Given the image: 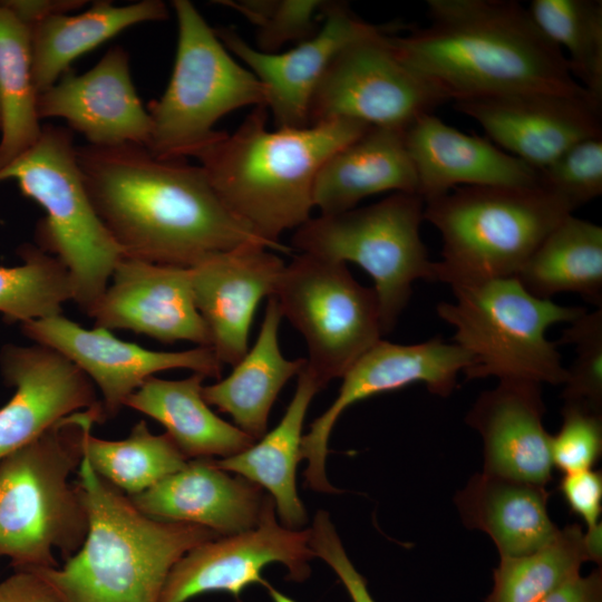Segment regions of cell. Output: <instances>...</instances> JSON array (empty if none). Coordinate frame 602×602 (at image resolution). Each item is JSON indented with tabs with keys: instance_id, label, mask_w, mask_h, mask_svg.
<instances>
[{
	"instance_id": "39",
	"label": "cell",
	"mask_w": 602,
	"mask_h": 602,
	"mask_svg": "<svg viewBox=\"0 0 602 602\" xmlns=\"http://www.w3.org/2000/svg\"><path fill=\"white\" fill-rule=\"evenodd\" d=\"M538 185L573 211L602 194V136L583 139L545 168Z\"/></svg>"
},
{
	"instance_id": "20",
	"label": "cell",
	"mask_w": 602,
	"mask_h": 602,
	"mask_svg": "<svg viewBox=\"0 0 602 602\" xmlns=\"http://www.w3.org/2000/svg\"><path fill=\"white\" fill-rule=\"evenodd\" d=\"M268 249L244 243L190 268L194 302L222 365L234 366L247 352L255 310L274 295L285 264Z\"/></svg>"
},
{
	"instance_id": "37",
	"label": "cell",
	"mask_w": 602,
	"mask_h": 602,
	"mask_svg": "<svg viewBox=\"0 0 602 602\" xmlns=\"http://www.w3.org/2000/svg\"><path fill=\"white\" fill-rule=\"evenodd\" d=\"M240 12L256 28L258 50L278 52L290 41H304L318 31L321 0H227L219 1Z\"/></svg>"
},
{
	"instance_id": "35",
	"label": "cell",
	"mask_w": 602,
	"mask_h": 602,
	"mask_svg": "<svg viewBox=\"0 0 602 602\" xmlns=\"http://www.w3.org/2000/svg\"><path fill=\"white\" fill-rule=\"evenodd\" d=\"M582 528H560L542 548L521 556L501 557L494 585L485 602H541L569 580L580 575L588 560Z\"/></svg>"
},
{
	"instance_id": "19",
	"label": "cell",
	"mask_w": 602,
	"mask_h": 602,
	"mask_svg": "<svg viewBox=\"0 0 602 602\" xmlns=\"http://www.w3.org/2000/svg\"><path fill=\"white\" fill-rule=\"evenodd\" d=\"M454 107L537 172L574 144L602 136L601 104L588 97L523 94L455 101Z\"/></svg>"
},
{
	"instance_id": "26",
	"label": "cell",
	"mask_w": 602,
	"mask_h": 602,
	"mask_svg": "<svg viewBox=\"0 0 602 602\" xmlns=\"http://www.w3.org/2000/svg\"><path fill=\"white\" fill-rule=\"evenodd\" d=\"M548 496L545 486L483 472L456 494L455 504L464 525L486 533L507 557L535 552L556 536Z\"/></svg>"
},
{
	"instance_id": "30",
	"label": "cell",
	"mask_w": 602,
	"mask_h": 602,
	"mask_svg": "<svg viewBox=\"0 0 602 602\" xmlns=\"http://www.w3.org/2000/svg\"><path fill=\"white\" fill-rule=\"evenodd\" d=\"M168 17L166 4L144 0L117 7L97 1L77 14L59 13L31 26V60L38 94L51 87L79 56L113 38L124 29Z\"/></svg>"
},
{
	"instance_id": "14",
	"label": "cell",
	"mask_w": 602,
	"mask_h": 602,
	"mask_svg": "<svg viewBox=\"0 0 602 602\" xmlns=\"http://www.w3.org/2000/svg\"><path fill=\"white\" fill-rule=\"evenodd\" d=\"M470 365L472 357L464 349L439 337L414 344L379 340L344 372L336 399L302 436L305 485L319 493L339 492L328 479L326 462L331 431L348 407L417 382L434 395L448 397L456 388L458 375Z\"/></svg>"
},
{
	"instance_id": "21",
	"label": "cell",
	"mask_w": 602,
	"mask_h": 602,
	"mask_svg": "<svg viewBox=\"0 0 602 602\" xmlns=\"http://www.w3.org/2000/svg\"><path fill=\"white\" fill-rule=\"evenodd\" d=\"M37 113L39 119H66L94 146H146L149 138L151 118L132 81L128 52L120 46L82 75L66 70L38 94Z\"/></svg>"
},
{
	"instance_id": "40",
	"label": "cell",
	"mask_w": 602,
	"mask_h": 602,
	"mask_svg": "<svg viewBox=\"0 0 602 602\" xmlns=\"http://www.w3.org/2000/svg\"><path fill=\"white\" fill-rule=\"evenodd\" d=\"M560 430L551 436L552 464L563 474L592 469L602 453V412L564 401Z\"/></svg>"
},
{
	"instance_id": "4",
	"label": "cell",
	"mask_w": 602,
	"mask_h": 602,
	"mask_svg": "<svg viewBox=\"0 0 602 602\" xmlns=\"http://www.w3.org/2000/svg\"><path fill=\"white\" fill-rule=\"evenodd\" d=\"M78 475L88 513L85 542L62 566L35 570L67 602H159L175 563L193 547L221 537L203 526L146 516L85 457Z\"/></svg>"
},
{
	"instance_id": "33",
	"label": "cell",
	"mask_w": 602,
	"mask_h": 602,
	"mask_svg": "<svg viewBox=\"0 0 602 602\" xmlns=\"http://www.w3.org/2000/svg\"><path fill=\"white\" fill-rule=\"evenodd\" d=\"M84 457L99 477L128 497L151 488L187 462L166 433L153 434L145 420L136 423L120 440L97 438L88 431Z\"/></svg>"
},
{
	"instance_id": "41",
	"label": "cell",
	"mask_w": 602,
	"mask_h": 602,
	"mask_svg": "<svg viewBox=\"0 0 602 602\" xmlns=\"http://www.w3.org/2000/svg\"><path fill=\"white\" fill-rule=\"evenodd\" d=\"M309 546L314 557L327 563L342 582L352 602H376L366 579L349 559L328 512L317 511L309 527Z\"/></svg>"
},
{
	"instance_id": "3",
	"label": "cell",
	"mask_w": 602,
	"mask_h": 602,
	"mask_svg": "<svg viewBox=\"0 0 602 602\" xmlns=\"http://www.w3.org/2000/svg\"><path fill=\"white\" fill-rule=\"evenodd\" d=\"M256 106L237 129L221 135L195 158L230 213L256 237L290 252L279 237L310 219L322 164L371 126L338 118L303 128H266Z\"/></svg>"
},
{
	"instance_id": "13",
	"label": "cell",
	"mask_w": 602,
	"mask_h": 602,
	"mask_svg": "<svg viewBox=\"0 0 602 602\" xmlns=\"http://www.w3.org/2000/svg\"><path fill=\"white\" fill-rule=\"evenodd\" d=\"M314 555L309 546V528L283 526L274 502L266 494L258 525L246 532L221 536L185 553L172 567L159 602H187L207 592L231 593L236 602L245 588L260 583L273 602H294L276 591L261 575L272 563L282 564L291 581H305Z\"/></svg>"
},
{
	"instance_id": "46",
	"label": "cell",
	"mask_w": 602,
	"mask_h": 602,
	"mask_svg": "<svg viewBox=\"0 0 602 602\" xmlns=\"http://www.w3.org/2000/svg\"><path fill=\"white\" fill-rule=\"evenodd\" d=\"M584 546L589 561L601 564L602 560V526L601 524L588 528V532L583 534Z\"/></svg>"
},
{
	"instance_id": "10",
	"label": "cell",
	"mask_w": 602,
	"mask_h": 602,
	"mask_svg": "<svg viewBox=\"0 0 602 602\" xmlns=\"http://www.w3.org/2000/svg\"><path fill=\"white\" fill-rule=\"evenodd\" d=\"M424 208L418 194L396 192L365 207L310 217L295 230L291 247L361 266L373 281L385 334L408 304L412 284L435 281V262L420 236Z\"/></svg>"
},
{
	"instance_id": "17",
	"label": "cell",
	"mask_w": 602,
	"mask_h": 602,
	"mask_svg": "<svg viewBox=\"0 0 602 602\" xmlns=\"http://www.w3.org/2000/svg\"><path fill=\"white\" fill-rule=\"evenodd\" d=\"M90 317L95 327L123 329L164 343L190 341L211 347L196 309L190 268L122 256Z\"/></svg>"
},
{
	"instance_id": "43",
	"label": "cell",
	"mask_w": 602,
	"mask_h": 602,
	"mask_svg": "<svg viewBox=\"0 0 602 602\" xmlns=\"http://www.w3.org/2000/svg\"><path fill=\"white\" fill-rule=\"evenodd\" d=\"M0 602H67L58 589L35 570H14L0 582Z\"/></svg>"
},
{
	"instance_id": "42",
	"label": "cell",
	"mask_w": 602,
	"mask_h": 602,
	"mask_svg": "<svg viewBox=\"0 0 602 602\" xmlns=\"http://www.w3.org/2000/svg\"><path fill=\"white\" fill-rule=\"evenodd\" d=\"M559 489L570 509L592 528L599 524L602 511V475L592 469L563 474Z\"/></svg>"
},
{
	"instance_id": "36",
	"label": "cell",
	"mask_w": 602,
	"mask_h": 602,
	"mask_svg": "<svg viewBox=\"0 0 602 602\" xmlns=\"http://www.w3.org/2000/svg\"><path fill=\"white\" fill-rule=\"evenodd\" d=\"M22 264L0 266V313L7 322H27L60 314L72 300L68 270L38 246L19 247Z\"/></svg>"
},
{
	"instance_id": "8",
	"label": "cell",
	"mask_w": 602,
	"mask_h": 602,
	"mask_svg": "<svg viewBox=\"0 0 602 602\" xmlns=\"http://www.w3.org/2000/svg\"><path fill=\"white\" fill-rule=\"evenodd\" d=\"M10 178L46 212L36 231L38 247L66 266L72 301L90 317L124 255L91 205L71 132L45 125L38 142L0 169V182Z\"/></svg>"
},
{
	"instance_id": "12",
	"label": "cell",
	"mask_w": 602,
	"mask_h": 602,
	"mask_svg": "<svg viewBox=\"0 0 602 602\" xmlns=\"http://www.w3.org/2000/svg\"><path fill=\"white\" fill-rule=\"evenodd\" d=\"M388 31L378 26L334 56L311 97L310 125L347 118L405 130L448 101L399 57Z\"/></svg>"
},
{
	"instance_id": "9",
	"label": "cell",
	"mask_w": 602,
	"mask_h": 602,
	"mask_svg": "<svg viewBox=\"0 0 602 602\" xmlns=\"http://www.w3.org/2000/svg\"><path fill=\"white\" fill-rule=\"evenodd\" d=\"M178 39L174 68L163 96L147 106L146 148L161 159L195 157L222 132L224 115L245 106H265V89L233 59L188 0H174ZM266 107V106H265Z\"/></svg>"
},
{
	"instance_id": "11",
	"label": "cell",
	"mask_w": 602,
	"mask_h": 602,
	"mask_svg": "<svg viewBox=\"0 0 602 602\" xmlns=\"http://www.w3.org/2000/svg\"><path fill=\"white\" fill-rule=\"evenodd\" d=\"M303 336L307 369L322 388L383 336L378 299L344 263L302 253L284 265L273 295Z\"/></svg>"
},
{
	"instance_id": "45",
	"label": "cell",
	"mask_w": 602,
	"mask_h": 602,
	"mask_svg": "<svg viewBox=\"0 0 602 602\" xmlns=\"http://www.w3.org/2000/svg\"><path fill=\"white\" fill-rule=\"evenodd\" d=\"M541 602H602L601 570L569 580Z\"/></svg>"
},
{
	"instance_id": "25",
	"label": "cell",
	"mask_w": 602,
	"mask_h": 602,
	"mask_svg": "<svg viewBox=\"0 0 602 602\" xmlns=\"http://www.w3.org/2000/svg\"><path fill=\"white\" fill-rule=\"evenodd\" d=\"M388 191L418 194L416 172L404 130L371 126L322 164L313 185V205L321 214H338Z\"/></svg>"
},
{
	"instance_id": "22",
	"label": "cell",
	"mask_w": 602,
	"mask_h": 602,
	"mask_svg": "<svg viewBox=\"0 0 602 602\" xmlns=\"http://www.w3.org/2000/svg\"><path fill=\"white\" fill-rule=\"evenodd\" d=\"M544 411L537 382L499 380L483 391L465 419L482 438L483 472L546 486L553 464Z\"/></svg>"
},
{
	"instance_id": "31",
	"label": "cell",
	"mask_w": 602,
	"mask_h": 602,
	"mask_svg": "<svg viewBox=\"0 0 602 602\" xmlns=\"http://www.w3.org/2000/svg\"><path fill=\"white\" fill-rule=\"evenodd\" d=\"M515 278L537 298L551 300L559 293H575L602 308V227L567 215Z\"/></svg>"
},
{
	"instance_id": "29",
	"label": "cell",
	"mask_w": 602,
	"mask_h": 602,
	"mask_svg": "<svg viewBox=\"0 0 602 602\" xmlns=\"http://www.w3.org/2000/svg\"><path fill=\"white\" fill-rule=\"evenodd\" d=\"M205 378L196 372L178 380L151 377L125 406L163 425L187 460L233 456L256 440L212 411L202 395Z\"/></svg>"
},
{
	"instance_id": "38",
	"label": "cell",
	"mask_w": 602,
	"mask_h": 602,
	"mask_svg": "<svg viewBox=\"0 0 602 602\" xmlns=\"http://www.w3.org/2000/svg\"><path fill=\"white\" fill-rule=\"evenodd\" d=\"M559 343L573 344L575 359L566 369L562 397L602 412V308L571 322L563 330Z\"/></svg>"
},
{
	"instance_id": "6",
	"label": "cell",
	"mask_w": 602,
	"mask_h": 602,
	"mask_svg": "<svg viewBox=\"0 0 602 602\" xmlns=\"http://www.w3.org/2000/svg\"><path fill=\"white\" fill-rule=\"evenodd\" d=\"M425 204L424 220L443 241L435 281L449 287L515 278L547 234L573 213L540 186H464Z\"/></svg>"
},
{
	"instance_id": "27",
	"label": "cell",
	"mask_w": 602,
	"mask_h": 602,
	"mask_svg": "<svg viewBox=\"0 0 602 602\" xmlns=\"http://www.w3.org/2000/svg\"><path fill=\"white\" fill-rule=\"evenodd\" d=\"M321 389L304 366L298 375L294 395L279 424L245 450L214 459L220 468L259 485L274 502L280 523L302 530L308 514L297 491V466L301 459L303 421L308 408Z\"/></svg>"
},
{
	"instance_id": "32",
	"label": "cell",
	"mask_w": 602,
	"mask_h": 602,
	"mask_svg": "<svg viewBox=\"0 0 602 602\" xmlns=\"http://www.w3.org/2000/svg\"><path fill=\"white\" fill-rule=\"evenodd\" d=\"M37 97L30 29L0 1V169L38 142Z\"/></svg>"
},
{
	"instance_id": "5",
	"label": "cell",
	"mask_w": 602,
	"mask_h": 602,
	"mask_svg": "<svg viewBox=\"0 0 602 602\" xmlns=\"http://www.w3.org/2000/svg\"><path fill=\"white\" fill-rule=\"evenodd\" d=\"M105 421L101 406L71 414L0 459V556L14 570L55 569L81 547L88 513L69 477L86 434Z\"/></svg>"
},
{
	"instance_id": "2",
	"label": "cell",
	"mask_w": 602,
	"mask_h": 602,
	"mask_svg": "<svg viewBox=\"0 0 602 602\" xmlns=\"http://www.w3.org/2000/svg\"><path fill=\"white\" fill-rule=\"evenodd\" d=\"M427 7L426 27L390 42L447 100L553 94L598 101L518 2L428 0Z\"/></svg>"
},
{
	"instance_id": "18",
	"label": "cell",
	"mask_w": 602,
	"mask_h": 602,
	"mask_svg": "<svg viewBox=\"0 0 602 602\" xmlns=\"http://www.w3.org/2000/svg\"><path fill=\"white\" fill-rule=\"evenodd\" d=\"M0 370L4 383L16 388L0 408V459L62 418L101 406L93 381L49 347L6 344Z\"/></svg>"
},
{
	"instance_id": "24",
	"label": "cell",
	"mask_w": 602,
	"mask_h": 602,
	"mask_svg": "<svg viewBox=\"0 0 602 602\" xmlns=\"http://www.w3.org/2000/svg\"><path fill=\"white\" fill-rule=\"evenodd\" d=\"M265 497L259 485L231 475L214 459H190L183 468L129 499L151 518L194 524L230 536L258 525Z\"/></svg>"
},
{
	"instance_id": "16",
	"label": "cell",
	"mask_w": 602,
	"mask_h": 602,
	"mask_svg": "<svg viewBox=\"0 0 602 602\" xmlns=\"http://www.w3.org/2000/svg\"><path fill=\"white\" fill-rule=\"evenodd\" d=\"M322 16L323 23L312 37L284 52L260 51L232 28L215 30L225 48L263 85L265 106L276 128L310 126V100L331 60L348 43L378 27L361 20L343 2L327 1Z\"/></svg>"
},
{
	"instance_id": "44",
	"label": "cell",
	"mask_w": 602,
	"mask_h": 602,
	"mask_svg": "<svg viewBox=\"0 0 602 602\" xmlns=\"http://www.w3.org/2000/svg\"><path fill=\"white\" fill-rule=\"evenodd\" d=\"M2 3L30 28L47 17L69 13L82 7L85 2L78 0H10L2 1Z\"/></svg>"
},
{
	"instance_id": "28",
	"label": "cell",
	"mask_w": 602,
	"mask_h": 602,
	"mask_svg": "<svg viewBox=\"0 0 602 602\" xmlns=\"http://www.w3.org/2000/svg\"><path fill=\"white\" fill-rule=\"evenodd\" d=\"M274 297L268 298L258 338L232 372L204 386L202 395L210 406L230 415L236 427L260 439L268 428L271 408L283 388L305 366V358L287 359L279 346L282 319Z\"/></svg>"
},
{
	"instance_id": "7",
	"label": "cell",
	"mask_w": 602,
	"mask_h": 602,
	"mask_svg": "<svg viewBox=\"0 0 602 602\" xmlns=\"http://www.w3.org/2000/svg\"><path fill=\"white\" fill-rule=\"evenodd\" d=\"M450 289L456 300L438 303L436 312L454 328V342L472 357L463 372L467 380L496 377L564 385L567 368L546 332L554 324L575 321L584 308L537 298L516 278Z\"/></svg>"
},
{
	"instance_id": "34",
	"label": "cell",
	"mask_w": 602,
	"mask_h": 602,
	"mask_svg": "<svg viewBox=\"0 0 602 602\" xmlns=\"http://www.w3.org/2000/svg\"><path fill=\"white\" fill-rule=\"evenodd\" d=\"M527 10L542 33L565 51L572 77L602 103V2L533 0Z\"/></svg>"
},
{
	"instance_id": "1",
	"label": "cell",
	"mask_w": 602,
	"mask_h": 602,
	"mask_svg": "<svg viewBox=\"0 0 602 602\" xmlns=\"http://www.w3.org/2000/svg\"><path fill=\"white\" fill-rule=\"evenodd\" d=\"M86 192L101 223L129 256L192 268L256 237L221 202L201 166L161 159L144 145L76 146Z\"/></svg>"
},
{
	"instance_id": "47",
	"label": "cell",
	"mask_w": 602,
	"mask_h": 602,
	"mask_svg": "<svg viewBox=\"0 0 602 602\" xmlns=\"http://www.w3.org/2000/svg\"><path fill=\"white\" fill-rule=\"evenodd\" d=\"M0 125H1V105H0Z\"/></svg>"
},
{
	"instance_id": "23",
	"label": "cell",
	"mask_w": 602,
	"mask_h": 602,
	"mask_svg": "<svg viewBox=\"0 0 602 602\" xmlns=\"http://www.w3.org/2000/svg\"><path fill=\"white\" fill-rule=\"evenodd\" d=\"M418 195L428 202L459 185L536 187L538 172L488 139L465 134L433 114L416 119L405 130Z\"/></svg>"
},
{
	"instance_id": "15",
	"label": "cell",
	"mask_w": 602,
	"mask_h": 602,
	"mask_svg": "<svg viewBox=\"0 0 602 602\" xmlns=\"http://www.w3.org/2000/svg\"><path fill=\"white\" fill-rule=\"evenodd\" d=\"M22 333L74 362L101 392L105 420L155 373L184 368L220 379L222 363L211 347L155 351L116 338L108 329H85L61 314L20 323Z\"/></svg>"
}]
</instances>
